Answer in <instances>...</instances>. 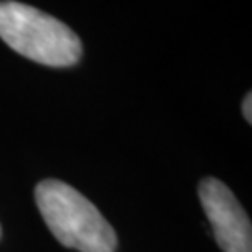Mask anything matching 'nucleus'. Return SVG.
<instances>
[{
    "label": "nucleus",
    "mask_w": 252,
    "mask_h": 252,
    "mask_svg": "<svg viewBox=\"0 0 252 252\" xmlns=\"http://www.w3.org/2000/svg\"><path fill=\"white\" fill-rule=\"evenodd\" d=\"M34 194L45 224L62 245L79 252H114L118 243L114 228L71 185L43 180Z\"/></svg>",
    "instance_id": "f257e3e1"
},
{
    "label": "nucleus",
    "mask_w": 252,
    "mask_h": 252,
    "mask_svg": "<svg viewBox=\"0 0 252 252\" xmlns=\"http://www.w3.org/2000/svg\"><path fill=\"white\" fill-rule=\"evenodd\" d=\"M0 39L15 53L51 67H71L81 60L79 36L62 21L23 2H0Z\"/></svg>",
    "instance_id": "f03ea898"
},
{
    "label": "nucleus",
    "mask_w": 252,
    "mask_h": 252,
    "mask_svg": "<svg viewBox=\"0 0 252 252\" xmlns=\"http://www.w3.org/2000/svg\"><path fill=\"white\" fill-rule=\"evenodd\" d=\"M198 196L211 222L217 243L224 252H252V226L239 200L220 180L200 181Z\"/></svg>",
    "instance_id": "7ed1b4c3"
},
{
    "label": "nucleus",
    "mask_w": 252,
    "mask_h": 252,
    "mask_svg": "<svg viewBox=\"0 0 252 252\" xmlns=\"http://www.w3.org/2000/svg\"><path fill=\"white\" fill-rule=\"evenodd\" d=\"M251 107H252V95L251 94H247V97L243 99V116H245V120L251 124L252 122V110H251Z\"/></svg>",
    "instance_id": "20e7f679"
}]
</instances>
